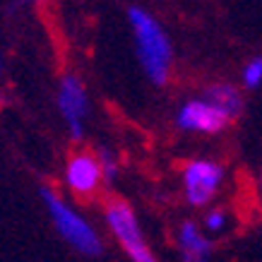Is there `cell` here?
Here are the masks:
<instances>
[{
    "mask_svg": "<svg viewBox=\"0 0 262 262\" xmlns=\"http://www.w3.org/2000/svg\"><path fill=\"white\" fill-rule=\"evenodd\" d=\"M127 24L135 41L137 60L142 65V72L154 87H166L173 75V43L168 39L166 29L149 10L140 5L127 8Z\"/></svg>",
    "mask_w": 262,
    "mask_h": 262,
    "instance_id": "6da1fadb",
    "label": "cell"
},
{
    "mask_svg": "<svg viewBox=\"0 0 262 262\" xmlns=\"http://www.w3.org/2000/svg\"><path fill=\"white\" fill-rule=\"evenodd\" d=\"M41 202L46 207V214L53 224V229L58 231V236L75 253L84 255V257H99L103 253V238L99 229L72 202H68L56 188L43 185L41 188Z\"/></svg>",
    "mask_w": 262,
    "mask_h": 262,
    "instance_id": "7a4b0ae2",
    "label": "cell"
},
{
    "mask_svg": "<svg viewBox=\"0 0 262 262\" xmlns=\"http://www.w3.org/2000/svg\"><path fill=\"white\" fill-rule=\"evenodd\" d=\"M101 216L111 238L127 255L130 262H161L159 255L154 253V248L149 246L135 209L127 200L118 198V195H106L101 200Z\"/></svg>",
    "mask_w": 262,
    "mask_h": 262,
    "instance_id": "3957f363",
    "label": "cell"
},
{
    "mask_svg": "<svg viewBox=\"0 0 262 262\" xmlns=\"http://www.w3.org/2000/svg\"><path fill=\"white\" fill-rule=\"evenodd\" d=\"M63 183L70 198L77 202H94L96 198H101L108 178L99 151L89 147H75L68 151L63 164Z\"/></svg>",
    "mask_w": 262,
    "mask_h": 262,
    "instance_id": "277c9868",
    "label": "cell"
},
{
    "mask_svg": "<svg viewBox=\"0 0 262 262\" xmlns=\"http://www.w3.org/2000/svg\"><path fill=\"white\" fill-rule=\"evenodd\" d=\"M226 183V166L212 157H195L181 166V192L183 200L195 209L212 207L216 195Z\"/></svg>",
    "mask_w": 262,
    "mask_h": 262,
    "instance_id": "5b68a950",
    "label": "cell"
},
{
    "mask_svg": "<svg viewBox=\"0 0 262 262\" xmlns=\"http://www.w3.org/2000/svg\"><path fill=\"white\" fill-rule=\"evenodd\" d=\"M58 113L63 118L68 135L75 142H82L84 130H87V116H89V94L84 82L75 75V72H65L60 82H58V94H56Z\"/></svg>",
    "mask_w": 262,
    "mask_h": 262,
    "instance_id": "8992f818",
    "label": "cell"
},
{
    "mask_svg": "<svg viewBox=\"0 0 262 262\" xmlns=\"http://www.w3.org/2000/svg\"><path fill=\"white\" fill-rule=\"evenodd\" d=\"M231 123L233 120L212 101H207L205 96L183 101L176 111V127L190 135H222Z\"/></svg>",
    "mask_w": 262,
    "mask_h": 262,
    "instance_id": "52a82bcc",
    "label": "cell"
},
{
    "mask_svg": "<svg viewBox=\"0 0 262 262\" xmlns=\"http://www.w3.org/2000/svg\"><path fill=\"white\" fill-rule=\"evenodd\" d=\"M173 246L181 262H209L214 241L202 229L200 222L183 219L173 231Z\"/></svg>",
    "mask_w": 262,
    "mask_h": 262,
    "instance_id": "ba28073f",
    "label": "cell"
},
{
    "mask_svg": "<svg viewBox=\"0 0 262 262\" xmlns=\"http://www.w3.org/2000/svg\"><path fill=\"white\" fill-rule=\"evenodd\" d=\"M202 96L214 103L216 108H222L231 120H238L246 111V99L241 94V89L231 82H209L202 89Z\"/></svg>",
    "mask_w": 262,
    "mask_h": 262,
    "instance_id": "9c48e42d",
    "label": "cell"
},
{
    "mask_svg": "<svg viewBox=\"0 0 262 262\" xmlns=\"http://www.w3.org/2000/svg\"><path fill=\"white\" fill-rule=\"evenodd\" d=\"M202 229L209 233V236H219L231 226V214L229 209L222 205H212L205 209V216H202Z\"/></svg>",
    "mask_w": 262,
    "mask_h": 262,
    "instance_id": "30bf717a",
    "label": "cell"
},
{
    "mask_svg": "<svg viewBox=\"0 0 262 262\" xmlns=\"http://www.w3.org/2000/svg\"><path fill=\"white\" fill-rule=\"evenodd\" d=\"M243 87L246 89H257L262 84V56H255L250 58L246 65H243Z\"/></svg>",
    "mask_w": 262,
    "mask_h": 262,
    "instance_id": "8fae6325",
    "label": "cell"
},
{
    "mask_svg": "<svg viewBox=\"0 0 262 262\" xmlns=\"http://www.w3.org/2000/svg\"><path fill=\"white\" fill-rule=\"evenodd\" d=\"M255 198H257V205L262 209V164L257 168V178H255Z\"/></svg>",
    "mask_w": 262,
    "mask_h": 262,
    "instance_id": "7c38bea8",
    "label": "cell"
},
{
    "mask_svg": "<svg viewBox=\"0 0 262 262\" xmlns=\"http://www.w3.org/2000/svg\"><path fill=\"white\" fill-rule=\"evenodd\" d=\"M0 72H3V53H0Z\"/></svg>",
    "mask_w": 262,
    "mask_h": 262,
    "instance_id": "4fadbf2b",
    "label": "cell"
},
{
    "mask_svg": "<svg viewBox=\"0 0 262 262\" xmlns=\"http://www.w3.org/2000/svg\"><path fill=\"white\" fill-rule=\"evenodd\" d=\"M22 3H39V0H22Z\"/></svg>",
    "mask_w": 262,
    "mask_h": 262,
    "instance_id": "5bb4252c",
    "label": "cell"
}]
</instances>
